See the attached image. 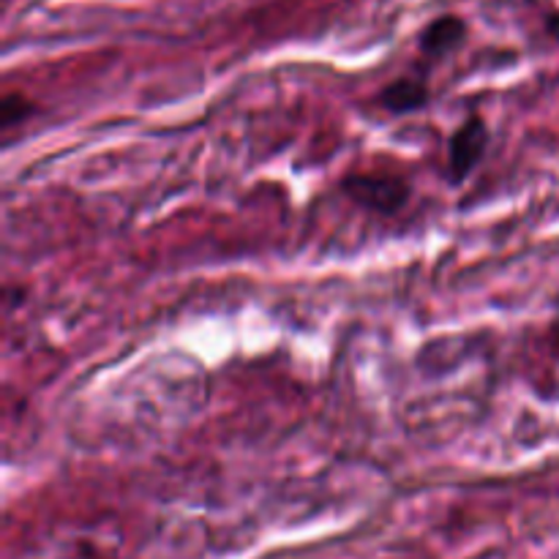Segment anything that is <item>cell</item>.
Instances as JSON below:
<instances>
[{
  "label": "cell",
  "mask_w": 559,
  "mask_h": 559,
  "mask_svg": "<svg viewBox=\"0 0 559 559\" xmlns=\"http://www.w3.org/2000/svg\"><path fill=\"white\" fill-rule=\"evenodd\" d=\"M342 189L349 200L358 202L366 211L393 216L402 211L413 197V189L404 178L391 173H355L342 180Z\"/></svg>",
  "instance_id": "1"
},
{
  "label": "cell",
  "mask_w": 559,
  "mask_h": 559,
  "mask_svg": "<svg viewBox=\"0 0 559 559\" xmlns=\"http://www.w3.org/2000/svg\"><path fill=\"white\" fill-rule=\"evenodd\" d=\"M486 145H489V126L480 115H469L448 142V180L453 186L464 183L473 175V169L484 158Z\"/></svg>",
  "instance_id": "2"
},
{
  "label": "cell",
  "mask_w": 559,
  "mask_h": 559,
  "mask_svg": "<svg viewBox=\"0 0 559 559\" xmlns=\"http://www.w3.org/2000/svg\"><path fill=\"white\" fill-rule=\"evenodd\" d=\"M467 20L459 14H442L431 20L429 25L420 31L418 47L420 55L429 60H442L448 55L456 52L464 41H467Z\"/></svg>",
  "instance_id": "3"
},
{
  "label": "cell",
  "mask_w": 559,
  "mask_h": 559,
  "mask_svg": "<svg viewBox=\"0 0 559 559\" xmlns=\"http://www.w3.org/2000/svg\"><path fill=\"white\" fill-rule=\"evenodd\" d=\"M377 107L385 109L388 115H409L415 109H424L429 102V85L420 76L407 74L399 80L388 82L380 93H377Z\"/></svg>",
  "instance_id": "4"
},
{
  "label": "cell",
  "mask_w": 559,
  "mask_h": 559,
  "mask_svg": "<svg viewBox=\"0 0 559 559\" xmlns=\"http://www.w3.org/2000/svg\"><path fill=\"white\" fill-rule=\"evenodd\" d=\"M33 112H36V102L33 98H27L20 91H9L0 98V129L11 131L14 126L25 123Z\"/></svg>",
  "instance_id": "5"
},
{
  "label": "cell",
  "mask_w": 559,
  "mask_h": 559,
  "mask_svg": "<svg viewBox=\"0 0 559 559\" xmlns=\"http://www.w3.org/2000/svg\"><path fill=\"white\" fill-rule=\"evenodd\" d=\"M555 347H557V353H559V328H557V338H555Z\"/></svg>",
  "instance_id": "6"
}]
</instances>
